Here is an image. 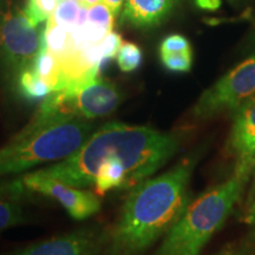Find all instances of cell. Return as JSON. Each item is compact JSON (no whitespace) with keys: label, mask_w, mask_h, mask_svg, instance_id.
Segmentation results:
<instances>
[{"label":"cell","mask_w":255,"mask_h":255,"mask_svg":"<svg viewBox=\"0 0 255 255\" xmlns=\"http://www.w3.org/2000/svg\"><path fill=\"white\" fill-rule=\"evenodd\" d=\"M178 146L176 133L110 122L92 132L73 154L36 171L76 188L94 186L96 193L104 194L148 180Z\"/></svg>","instance_id":"1"},{"label":"cell","mask_w":255,"mask_h":255,"mask_svg":"<svg viewBox=\"0 0 255 255\" xmlns=\"http://www.w3.org/2000/svg\"><path fill=\"white\" fill-rule=\"evenodd\" d=\"M194 167V159H183L167 173L132 188L111 233V254L138 255L173 228L189 205Z\"/></svg>","instance_id":"2"},{"label":"cell","mask_w":255,"mask_h":255,"mask_svg":"<svg viewBox=\"0 0 255 255\" xmlns=\"http://www.w3.org/2000/svg\"><path fill=\"white\" fill-rule=\"evenodd\" d=\"M254 164L255 159H239L237 169L228 180L189 203L165 234L155 255H200L240 199Z\"/></svg>","instance_id":"3"},{"label":"cell","mask_w":255,"mask_h":255,"mask_svg":"<svg viewBox=\"0 0 255 255\" xmlns=\"http://www.w3.org/2000/svg\"><path fill=\"white\" fill-rule=\"evenodd\" d=\"M94 129L92 121L76 119L26 137L14 135L0 148V178L66 158L87 141Z\"/></svg>","instance_id":"4"},{"label":"cell","mask_w":255,"mask_h":255,"mask_svg":"<svg viewBox=\"0 0 255 255\" xmlns=\"http://www.w3.org/2000/svg\"><path fill=\"white\" fill-rule=\"evenodd\" d=\"M43 28L11 1L0 2V55L15 77L33 63L39 52Z\"/></svg>","instance_id":"5"},{"label":"cell","mask_w":255,"mask_h":255,"mask_svg":"<svg viewBox=\"0 0 255 255\" xmlns=\"http://www.w3.org/2000/svg\"><path fill=\"white\" fill-rule=\"evenodd\" d=\"M255 97V53L232 69L201 95L194 117L206 120L225 110L239 109Z\"/></svg>","instance_id":"6"},{"label":"cell","mask_w":255,"mask_h":255,"mask_svg":"<svg viewBox=\"0 0 255 255\" xmlns=\"http://www.w3.org/2000/svg\"><path fill=\"white\" fill-rule=\"evenodd\" d=\"M25 190L36 191L58 201L75 220L90 218L101 209V201L96 194L82 190V188L69 186L53 178L41 176L37 171L24 175L17 181L0 184V194L2 195L18 197L19 194Z\"/></svg>","instance_id":"7"},{"label":"cell","mask_w":255,"mask_h":255,"mask_svg":"<svg viewBox=\"0 0 255 255\" xmlns=\"http://www.w3.org/2000/svg\"><path fill=\"white\" fill-rule=\"evenodd\" d=\"M110 238L111 234L101 227L81 228L43 241L13 255H96Z\"/></svg>","instance_id":"8"},{"label":"cell","mask_w":255,"mask_h":255,"mask_svg":"<svg viewBox=\"0 0 255 255\" xmlns=\"http://www.w3.org/2000/svg\"><path fill=\"white\" fill-rule=\"evenodd\" d=\"M120 102L121 94L116 85L100 76L82 85L73 96L77 117L89 121L111 114Z\"/></svg>","instance_id":"9"},{"label":"cell","mask_w":255,"mask_h":255,"mask_svg":"<svg viewBox=\"0 0 255 255\" xmlns=\"http://www.w3.org/2000/svg\"><path fill=\"white\" fill-rule=\"evenodd\" d=\"M180 0H127L122 20L135 27L146 28L161 24Z\"/></svg>","instance_id":"10"},{"label":"cell","mask_w":255,"mask_h":255,"mask_svg":"<svg viewBox=\"0 0 255 255\" xmlns=\"http://www.w3.org/2000/svg\"><path fill=\"white\" fill-rule=\"evenodd\" d=\"M231 146L239 159H255V97L238 109Z\"/></svg>","instance_id":"11"},{"label":"cell","mask_w":255,"mask_h":255,"mask_svg":"<svg viewBox=\"0 0 255 255\" xmlns=\"http://www.w3.org/2000/svg\"><path fill=\"white\" fill-rule=\"evenodd\" d=\"M15 84H17L19 94L28 101L44 100L52 92L51 88L38 76V73L32 69L31 65L24 69L15 77Z\"/></svg>","instance_id":"12"},{"label":"cell","mask_w":255,"mask_h":255,"mask_svg":"<svg viewBox=\"0 0 255 255\" xmlns=\"http://www.w3.org/2000/svg\"><path fill=\"white\" fill-rule=\"evenodd\" d=\"M32 69L38 73V76L46 83L52 91H57L60 82V70L58 60L49 50L44 46L41 39V47L38 55L31 64Z\"/></svg>","instance_id":"13"},{"label":"cell","mask_w":255,"mask_h":255,"mask_svg":"<svg viewBox=\"0 0 255 255\" xmlns=\"http://www.w3.org/2000/svg\"><path fill=\"white\" fill-rule=\"evenodd\" d=\"M24 221L23 209L17 197L0 194V233Z\"/></svg>","instance_id":"14"},{"label":"cell","mask_w":255,"mask_h":255,"mask_svg":"<svg viewBox=\"0 0 255 255\" xmlns=\"http://www.w3.org/2000/svg\"><path fill=\"white\" fill-rule=\"evenodd\" d=\"M81 6L82 4L79 0H60L56 11L47 21L71 31L77 21Z\"/></svg>","instance_id":"15"},{"label":"cell","mask_w":255,"mask_h":255,"mask_svg":"<svg viewBox=\"0 0 255 255\" xmlns=\"http://www.w3.org/2000/svg\"><path fill=\"white\" fill-rule=\"evenodd\" d=\"M59 2L60 0H27L24 11L26 12L32 23L38 26L44 21L49 20Z\"/></svg>","instance_id":"16"},{"label":"cell","mask_w":255,"mask_h":255,"mask_svg":"<svg viewBox=\"0 0 255 255\" xmlns=\"http://www.w3.org/2000/svg\"><path fill=\"white\" fill-rule=\"evenodd\" d=\"M121 71L132 72L141 66L143 53L141 47L133 43H123L116 57Z\"/></svg>","instance_id":"17"},{"label":"cell","mask_w":255,"mask_h":255,"mask_svg":"<svg viewBox=\"0 0 255 255\" xmlns=\"http://www.w3.org/2000/svg\"><path fill=\"white\" fill-rule=\"evenodd\" d=\"M161 56V62L164 68L171 72H188L193 65V50L182 52L164 53Z\"/></svg>","instance_id":"18"},{"label":"cell","mask_w":255,"mask_h":255,"mask_svg":"<svg viewBox=\"0 0 255 255\" xmlns=\"http://www.w3.org/2000/svg\"><path fill=\"white\" fill-rule=\"evenodd\" d=\"M115 14L104 2H98L91 7H89L88 20L92 23H97L107 30L113 31Z\"/></svg>","instance_id":"19"},{"label":"cell","mask_w":255,"mask_h":255,"mask_svg":"<svg viewBox=\"0 0 255 255\" xmlns=\"http://www.w3.org/2000/svg\"><path fill=\"white\" fill-rule=\"evenodd\" d=\"M191 50L189 40L181 34H171L165 37L159 46V55L164 53H175L182 52V51Z\"/></svg>","instance_id":"20"},{"label":"cell","mask_w":255,"mask_h":255,"mask_svg":"<svg viewBox=\"0 0 255 255\" xmlns=\"http://www.w3.org/2000/svg\"><path fill=\"white\" fill-rule=\"evenodd\" d=\"M123 41L122 37L120 36L116 32L111 31L107 36L104 37V39L101 43V49H102V55H103V62H108V60L114 59L117 57V53L122 46Z\"/></svg>","instance_id":"21"},{"label":"cell","mask_w":255,"mask_h":255,"mask_svg":"<svg viewBox=\"0 0 255 255\" xmlns=\"http://www.w3.org/2000/svg\"><path fill=\"white\" fill-rule=\"evenodd\" d=\"M195 4L201 9L216 11L221 6V0H195Z\"/></svg>","instance_id":"22"},{"label":"cell","mask_w":255,"mask_h":255,"mask_svg":"<svg viewBox=\"0 0 255 255\" xmlns=\"http://www.w3.org/2000/svg\"><path fill=\"white\" fill-rule=\"evenodd\" d=\"M126 1L127 0H103L104 4L114 12V14L120 13L121 9L126 5Z\"/></svg>","instance_id":"23"},{"label":"cell","mask_w":255,"mask_h":255,"mask_svg":"<svg viewBox=\"0 0 255 255\" xmlns=\"http://www.w3.org/2000/svg\"><path fill=\"white\" fill-rule=\"evenodd\" d=\"M246 222L250 226H252V227L255 228V202L253 203V206H252L250 212H248V215L246 218Z\"/></svg>","instance_id":"24"},{"label":"cell","mask_w":255,"mask_h":255,"mask_svg":"<svg viewBox=\"0 0 255 255\" xmlns=\"http://www.w3.org/2000/svg\"><path fill=\"white\" fill-rule=\"evenodd\" d=\"M79 1H81L82 5L87 6V7H91V6L98 4L100 0H79Z\"/></svg>","instance_id":"25"},{"label":"cell","mask_w":255,"mask_h":255,"mask_svg":"<svg viewBox=\"0 0 255 255\" xmlns=\"http://www.w3.org/2000/svg\"><path fill=\"white\" fill-rule=\"evenodd\" d=\"M252 40L255 44V18H254V25H253V32H252Z\"/></svg>","instance_id":"26"},{"label":"cell","mask_w":255,"mask_h":255,"mask_svg":"<svg viewBox=\"0 0 255 255\" xmlns=\"http://www.w3.org/2000/svg\"><path fill=\"white\" fill-rule=\"evenodd\" d=\"M254 173H255V164H254Z\"/></svg>","instance_id":"27"}]
</instances>
